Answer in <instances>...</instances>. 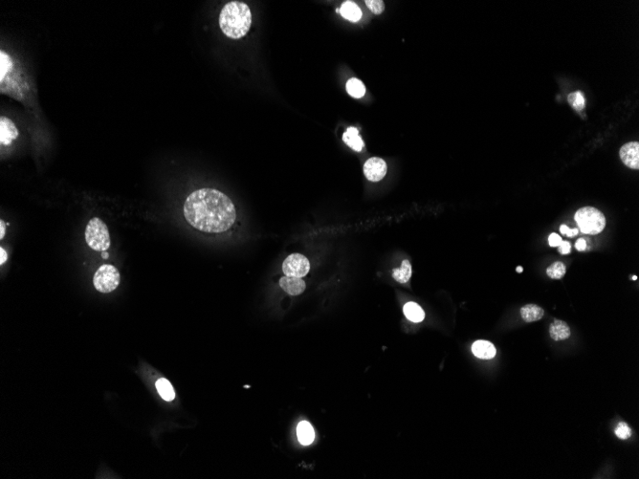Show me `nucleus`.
<instances>
[{
  "label": "nucleus",
  "mask_w": 639,
  "mask_h": 479,
  "mask_svg": "<svg viewBox=\"0 0 639 479\" xmlns=\"http://www.w3.org/2000/svg\"><path fill=\"white\" fill-rule=\"evenodd\" d=\"M183 212L190 226L209 234L228 231L236 219L233 201L211 188L191 192L185 201Z\"/></svg>",
  "instance_id": "1"
},
{
  "label": "nucleus",
  "mask_w": 639,
  "mask_h": 479,
  "mask_svg": "<svg viewBox=\"0 0 639 479\" xmlns=\"http://www.w3.org/2000/svg\"><path fill=\"white\" fill-rule=\"evenodd\" d=\"M252 24V13L247 4L232 1L225 5L219 15V26L225 35L230 38H242L249 32Z\"/></svg>",
  "instance_id": "2"
},
{
  "label": "nucleus",
  "mask_w": 639,
  "mask_h": 479,
  "mask_svg": "<svg viewBox=\"0 0 639 479\" xmlns=\"http://www.w3.org/2000/svg\"><path fill=\"white\" fill-rule=\"evenodd\" d=\"M86 241L92 250L97 252H104L110 247L109 231L102 219H90L86 229Z\"/></svg>",
  "instance_id": "3"
},
{
  "label": "nucleus",
  "mask_w": 639,
  "mask_h": 479,
  "mask_svg": "<svg viewBox=\"0 0 639 479\" xmlns=\"http://www.w3.org/2000/svg\"><path fill=\"white\" fill-rule=\"evenodd\" d=\"M575 221L582 233L587 235H598L606 226V218L599 209L585 207L575 213Z\"/></svg>",
  "instance_id": "4"
},
{
  "label": "nucleus",
  "mask_w": 639,
  "mask_h": 479,
  "mask_svg": "<svg viewBox=\"0 0 639 479\" xmlns=\"http://www.w3.org/2000/svg\"><path fill=\"white\" fill-rule=\"evenodd\" d=\"M121 281V276L118 269L110 265L104 264L96 271L93 284L97 291L101 293H110L116 290Z\"/></svg>",
  "instance_id": "5"
},
{
  "label": "nucleus",
  "mask_w": 639,
  "mask_h": 479,
  "mask_svg": "<svg viewBox=\"0 0 639 479\" xmlns=\"http://www.w3.org/2000/svg\"><path fill=\"white\" fill-rule=\"evenodd\" d=\"M310 270L309 260L302 254L293 253L286 257L283 264L285 276L302 279Z\"/></svg>",
  "instance_id": "6"
},
{
  "label": "nucleus",
  "mask_w": 639,
  "mask_h": 479,
  "mask_svg": "<svg viewBox=\"0 0 639 479\" xmlns=\"http://www.w3.org/2000/svg\"><path fill=\"white\" fill-rule=\"evenodd\" d=\"M364 173L370 181H380L387 173V164L381 158L372 157L365 163Z\"/></svg>",
  "instance_id": "7"
},
{
  "label": "nucleus",
  "mask_w": 639,
  "mask_h": 479,
  "mask_svg": "<svg viewBox=\"0 0 639 479\" xmlns=\"http://www.w3.org/2000/svg\"><path fill=\"white\" fill-rule=\"evenodd\" d=\"M619 155L625 166L632 168H639V143L630 142L620 148Z\"/></svg>",
  "instance_id": "8"
},
{
  "label": "nucleus",
  "mask_w": 639,
  "mask_h": 479,
  "mask_svg": "<svg viewBox=\"0 0 639 479\" xmlns=\"http://www.w3.org/2000/svg\"><path fill=\"white\" fill-rule=\"evenodd\" d=\"M18 130L16 124L7 117L0 119V143L3 146H9L14 140L17 139Z\"/></svg>",
  "instance_id": "9"
},
{
  "label": "nucleus",
  "mask_w": 639,
  "mask_h": 479,
  "mask_svg": "<svg viewBox=\"0 0 639 479\" xmlns=\"http://www.w3.org/2000/svg\"><path fill=\"white\" fill-rule=\"evenodd\" d=\"M279 285L287 294L292 296L301 295L305 290V282L300 278L285 276L279 280Z\"/></svg>",
  "instance_id": "10"
},
{
  "label": "nucleus",
  "mask_w": 639,
  "mask_h": 479,
  "mask_svg": "<svg viewBox=\"0 0 639 479\" xmlns=\"http://www.w3.org/2000/svg\"><path fill=\"white\" fill-rule=\"evenodd\" d=\"M472 351L475 357L484 360L493 359L497 353L494 344L487 340H476L472 346Z\"/></svg>",
  "instance_id": "11"
},
{
  "label": "nucleus",
  "mask_w": 639,
  "mask_h": 479,
  "mask_svg": "<svg viewBox=\"0 0 639 479\" xmlns=\"http://www.w3.org/2000/svg\"><path fill=\"white\" fill-rule=\"evenodd\" d=\"M549 335L552 340H565L569 339L571 335L570 326L568 323L560 320H555L549 327Z\"/></svg>",
  "instance_id": "12"
},
{
  "label": "nucleus",
  "mask_w": 639,
  "mask_h": 479,
  "mask_svg": "<svg viewBox=\"0 0 639 479\" xmlns=\"http://www.w3.org/2000/svg\"><path fill=\"white\" fill-rule=\"evenodd\" d=\"M544 309L536 304H527L521 308V316L527 323H533L544 317Z\"/></svg>",
  "instance_id": "13"
},
{
  "label": "nucleus",
  "mask_w": 639,
  "mask_h": 479,
  "mask_svg": "<svg viewBox=\"0 0 639 479\" xmlns=\"http://www.w3.org/2000/svg\"><path fill=\"white\" fill-rule=\"evenodd\" d=\"M343 141L348 147L354 149L355 151H361L364 148V142L359 136V131L355 127H348L343 135Z\"/></svg>",
  "instance_id": "14"
},
{
  "label": "nucleus",
  "mask_w": 639,
  "mask_h": 479,
  "mask_svg": "<svg viewBox=\"0 0 639 479\" xmlns=\"http://www.w3.org/2000/svg\"><path fill=\"white\" fill-rule=\"evenodd\" d=\"M297 436L301 444L307 446L314 441L315 431L308 422L303 421L297 427Z\"/></svg>",
  "instance_id": "15"
},
{
  "label": "nucleus",
  "mask_w": 639,
  "mask_h": 479,
  "mask_svg": "<svg viewBox=\"0 0 639 479\" xmlns=\"http://www.w3.org/2000/svg\"><path fill=\"white\" fill-rule=\"evenodd\" d=\"M340 11H341V15L344 18L352 22L359 21L362 18V11L352 1L345 2Z\"/></svg>",
  "instance_id": "16"
},
{
  "label": "nucleus",
  "mask_w": 639,
  "mask_h": 479,
  "mask_svg": "<svg viewBox=\"0 0 639 479\" xmlns=\"http://www.w3.org/2000/svg\"><path fill=\"white\" fill-rule=\"evenodd\" d=\"M407 319L413 323H421L425 318L423 309L415 302H408L403 308Z\"/></svg>",
  "instance_id": "17"
},
{
  "label": "nucleus",
  "mask_w": 639,
  "mask_h": 479,
  "mask_svg": "<svg viewBox=\"0 0 639 479\" xmlns=\"http://www.w3.org/2000/svg\"><path fill=\"white\" fill-rule=\"evenodd\" d=\"M156 388L160 396L165 401L171 402L174 400L175 393L173 390V385L167 379L161 378L156 382Z\"/></svg>",
  "instance_id": "18"
},
{
  "label": "nucleus",
  "mask_w": 639,
  "mask_h": 479,
  "mask_svg": "<svg viewBox=\"0 0 639 479\" xmlns=\"http://www.w3.org/2000/svg\"><path fill=\"white\" fill-rule=\"evenodd\" d=\"M413 274L412 265L409 260H404L399 269L392 271V278L400 283H406L411 279Z\"/></svg>",
  "instance_id": "19"
},
{
  "label": "nucleus",
  "mask_w": 639,
  "mask_h": 479,
  "mask_svg": "<svg viewBox=\"0 0 639 479\" xmlns=\"http://www.w3.org/2000/svg\"><path fill=\"white\" fill-rule=\"evenodd\" d=\"M346 91L353 98H361L366 93V88L363 82L358 78H350L346 82Z\"/></svg>",
  "instance_id": "20"
},
{
  "label": "nucleus",
  "mask_w": 639,
  "mask_h": 479,
  "mask_svg": "<svg viewBox=\"0 0 639 479\" xmlns=\"http://www.w3.org/2000/svg\"><path fill=\"white\" fill-rule=\"evenodd\" d=\"M15 68L14 61L7 53L0 52V78H3Z\"/></svg>",
  "instance_id": "21"
},
{
  "label": "nucleus",
  "mask_w": 639,
  "mask_h": 479,
  "mask_svg": "<svg viewBox=\"0 0 639 479\" xmlns=\"http://www.w3.org/2000/svg\"><path fill=\"white\" fill-rule=\"evenodd\" d=\"M566 265L563 262H554L547 268L546 274L550 279H561L566 275Z\"/></svg>",
  "instance_id": "22"
},
{
  "label": "nucleus",
  "mask_w": 639,
  "mask_h": 479,
  "mask_svg": "<svg viewBox=\"0 0 639 479\" xmlns=\"http://www.w3.org/2000/svg\"><path fill=\"white\" fill-rule=\"evenodd\" d=\"M568 101L570 103V105L577 111H581L584 109L585 105H586V101H585V97L584 94L580 91H576L571 93L568 97Z\"/></svg>",
  "instance_id": "23"
},
{
  "label": "nucleus",
  "mask_w": 639,
  "mask_h": 479,
  "mask_svg": "<svg viewBox=\"0 0 639 479\" xmlns=\"http://www.w3.org/2000/svg\"><path fill=\"white\" fill-rule=\"evenodd\" d=\"M615 436L622 440H626L631 436V430L626 423H619L615 428Z\"/></svg>",
  "instance_id": "24"
},
{
  "label": "nucleus",
  "mask_w": 639,
  "mask_h": 479,
  "mask_svg": "<svg viewBox=\"0 0 639 479\" xmlns=\"http://www.w3.org/2000/svg\"><path fill=\"white\" fill-rule=\"evenodd\" d=\"M366 5L375 15H380L385 9V4L381 0H367Z\"/></svg>",
  "instance_id": "25"
},
{
  "label": "nucleus",
  "mask_w": 639,
  "mask_h": 479,
  "mask_svg": "<svg viewBox=\"0 0 639 479\" xmlns=\"http://www.w3.org/2000/svg\"><path fill=\"white\" fill-rule=\"evenodd\" d=\"M560 232L563 235H566L569 237H572L574 235H578V229H570L567 225H562L560 227Z\"/></svg>",
  "instance_id": "26"
},
{
  "label": "nucleus",
  "mask_w": 639,
  "mask_h": 479,
  "mask_svg": "<svg viewBox=\"0 0 639 479\" xmlns=\"http://www.w3.org/2000/svg\"><path fill=\"white\" fill-rule=\"evenodd\" d=\"M562 241L563 240H562L560 235H558L557 234H551L548 237V243L551 247H558L559 245L561 244Z\"/></svg>",
  "instance_id": "27"
},
{
  "label": "nucleus",
  "mask_w": 639,
  "mask_h": 479,
  "mask_svg": "<svg viewBox=\"0 0 639 479\" xmlns=\"http://www.w3.org/2000/svg\"><path fill=\"white\" fill-rule=\"evenodd\" d=\"M558 250L562 254H568L571 251V245L568 241H562L561 244L558 246Z\"/></svg>",
  "instance_id": "28"
},
{
  "label": "nucleus",
  "mask_w": 639,
  "mask_h": 479,
  "mask_svg": "<svg viewBox=\"0 0 639 479\" xmlns=\"http://www.w3.org/2000/svg\"><path fill=\"white\" fill-rule=\"evenodd\" d=\"M575 248L578 251H585L587 248V242L584 238H579L578 240L575 243Z\"/></svg>",
  "instance_id": "29"
},
{
  "label": "nucleus",
  "mask_w": 639,
  "mask_h": 479,
  "mask_svg": "<svg viewBox=\"0 0 639 479\" xmlns=\"http://www.w3.org/2000/svg\"><path fill=\"white\" fill-rule=\"evenodd\" d=\"M8 259V255L6 251L4 250V248H0V264L3 265L5 262Z\"/></svg>",
  "instance_id": "30"
},
{
  "label": "nucleus",
  "mask_w": 639,
  "mask_h": 479,
  "mask_svg": "<svg viewBox=\"0 0 639 479\" xmlns=\"http://www.w3.org/2000/svg\"><path fill=\"white\" fill-rule=\"evenodd\" d=\"M5 228H6V225H5L4 221H3V220H1V221H0V239H3V238H4V235H5V233H6Z\"/></svg>",
  "instance_id": "31"
},
{
  "label": "nucleus",
  "mask_w": 639,
  "mask_h": 479,
  "mask_svg": "<svg viewBox=\"0 0 639 479\" xmlns=\"http://www.w3.org/2000/svg\"><path fill=\"white\" fill-rule=\"evenodd\" d=\"M102 256H103V258H104V259H107V258L109 257V256H108V253H106L105 251L103 252V253H102Z\"/></svg>",
  "instance_id": "32"
},
{
  "label": "nucleus",
  "mask_w": 639,
  "mask_h": 479,
  "mask_svg": "<svg viewBox=\"0 0 639 479\" xmlns=\"http://www.w3.org/2000/svg\"><path fill=\"white\" fill-rule=\"evenodd\" d=\"M516 270H517L518 273H522V272H523V267H517V269H516Z\"/></svg>",
  "instance_id": "33"
},
{
  "label": "nucleus",
  "mask_w": 639,
  "mask_h": 479,
  "mask_svg": "<svg viewBox=\"0 0 639 479\" xmlns=\"http://www.w3.org/2000/svg\"><path fill=\"white\" fill-rule=\"evenodd\" d=\"M637 279V278H636V277H632V279H633V280H635V279Z\"/></svg>",
  "instance_id": "34"
}]
</instances>
